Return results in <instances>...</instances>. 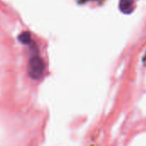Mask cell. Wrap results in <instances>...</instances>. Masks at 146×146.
Segmentation results:
<instances>
[{
	"mask_svg": "<svg viewBox=\"0 0 146 146\" xmlns=\"http://www.w3.org/2000/svg\"><path fill=\"white\" fill-rule=\"evenodd\" d=\"M18 39L23 44H29L31 43V41H32V39H31V34L28 32H23V33H21L19 35Z\"/></svg>",
	"mask_w": 146,
	"mask_h": 146,
	"instance_id": "3",
	"label": "cell"
},
{
	"mask_svg": "<svg viewBox=\"0 0 146 146\" xmlns=\"http://www.w3.org/2000/svg\"><path fill=\"white\" fill-rule=\"evenodd\" d=\"M99 1H100V0H99Z\"/></svg>",
	"mask_w": 146,
	"mask_h": 146,
	"instance_id": "4",
	"label": "cell"
},
{
	"mask_svg": "<svg viewBox=\"0 0 146 146\" xmlns=\"http://www.w3.org/2000/svg\"><path fill=\"white\" fill-rule=\"evenodd\" d=\"M135 1L134 0H120L119 7L120 9L125 14H130L134 9Z\"/></svg>",
	"mask_w": 146,
	"mask_h": 146,
	"instance_id": "2",
	"label": "cell"
},
{
	"mask_svg": "<svg viewBox=\"0 0 146 146\" xmlns=\"http://www.w3.org/2000/svg\"><path fill=\"white\" fill-rule=\"evenodd\" d=\"M44 72V62L38 56H33L29 59L27 65V74L33 80H38Z\"/></svg>",
	"mask_w": 146,
	"mask_h": 146,
	"instance_id": "1",
	"label": "cell"
}]
</instances>
